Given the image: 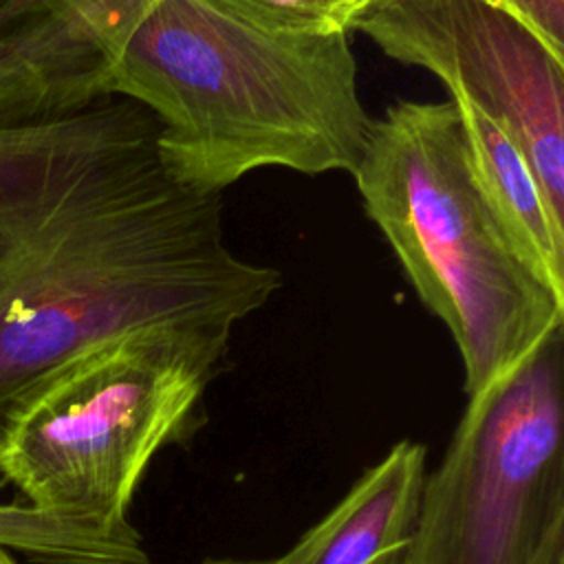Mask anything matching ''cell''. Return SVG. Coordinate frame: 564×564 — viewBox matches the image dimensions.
<instances>
[{
	"label": "cell",
	"instance_id": "obj_5",
	"mask_svg": "<svg viewBox=\"0 0 564 564\" xmlns=\"http://www.w3.org/2000/svg\"><path fill=\"white\" fill-rule=\"evenodd\" d=\"M562 330L469 397L425 474L408 564H531L564 522Z\"/></svg>",
	"mask_w": 564,
	"mask_h": 564
},
{
	"label": "cell",
	"instance_id": "obj_11",
	"mask_svg": "<svg viewBox=\"0 0 564 564\" xmlns=\"http://www.w3.org/2000/svg\"><path fill=\"white\" fill-rule=\"evenodd\" d=\"M101 77L108 55L152 0H26Z\"/></svg>",
	"mask_w": 564,
	"mask_h": 564
},
{
	"label": "cell",
	"instance_id": "obj_7",
	"mask_svg": "<svg viewBox=\"0 0 564 564\" xmlns=\"http://www.w3.org/2000/svg\"><path fill=\"white\" fill-rule=\"evenodd\" d=\"M425 445L403 438L366 469L278 564H408L425 480Z\"/></svg>",
	"mask_w": 564,
	"mask_h": 564
},
{
	"label": "cell",
	"instance_id": "obj_3",
	"mask_svg": "<svg viewBox=\"0 0 564 564\" xmlns=\"http://www.w3.org/2000/svg\"><path fill=\"white\" fill-rule=\"evenodd\" d=\"M352 176L414 293L447 326L467 397L509 377L562 330L564 295L496 216L452 99L394 101L375 119Z\"/></svg>",
	"mask_w": 564,
	"mask_h": 564
},
{
	"label": "cell",
	"instance_id": "obj_8",
	"mask_svg": "<svg viewBox=\"0 0 564 564\" xmlns=\"http://www.w3.org/2000/svg\"><path fill=\"white\" fill-rule=\"evenodd\" d=\"M104 97L99 77L24 0H0V126L37 121Z\"/></svg>",
	"mask_w": 564,
	"mask_h": 564
},
{
	"label": "cell",
	"instance_id": "obj_10",
	"mask_svg": "<svg viewBox=\"0 0 564 564\" xmlns=\"http://www.w3.org/2000/svg\"><path fill=\"white\" fill-rule=\"evenodd\" d=\"M0 478V546L24 564H150L134 527L106 531L93 524L53 518L20 498H4Z\"/></svg>",
	"mask_w": 564,
	"mask_h": 564
},
{
	"label": "cell",
	"instance_id": "obj_9",
	"mask_svg": "<svg viewBox=\"0 0 564 564\" xmlns=\"http://www.w3.org/2000/svg\"><path fill=\"white\" fill-rule=\"evenodd\" d=\"M463 119L478 183L518 251L564 295V218H560L520 145L463 97H449Z\"/></svg>",
	"mask_w": 564,
	"mask_h": 564
},
{
	"label": "cell",
	"instance_id": "obj_13",
	"mask_svg": "<svg viewBox=\"0 0 564 564\" xmlns=\"http://www.w3.org/2000/svg\"><path fill=\"white\" fill-rule=\"evenodd\" d=\"M524 24L555 57L564 59V0H478Z\"/></svg>",
	"mask_w": 564,
	"mask_h": 564
},
{
	"label": "cell",
	"instance_id": "obj_6",
	"mask_svg": "<svg viewBox=\"0 0 564 564\" xmlns=\"http://www.w3.org/2000/svg\"><path fill=\"white\" fill-rule=\"evenodd\" d=\"M388 57L430 70L522 150L564 218V59L478 0H392L352 26Z\"/></svg>",
	"mask_w": 564,
	"mask_h": 564
},
{
	"label": "cell",
	"instance_id": "obj_15",
	"mask_svg": "<svg viewBox=\"0 0 564 564\" xmlns=\"http://www.w3.org/2000/svg\"><path fill=\"white\" fill-rule=\"evenodd\" d=\"M531 564H564V522L546 535Z\"/></svg>",
	"mask_w": 564,
	"mask_h": 564
},
{
	"label": "cell",
	"instance_id": "obj_16",
	"mask_svg": "<svg viewBox=\"0 0 564 564\" xmlns=\"http://www.w3.org/2000/svg\"><path fill=\"white\" fill-rule=\"evenodd\" d=\"M205 564H278L275 560H214Z\"/></svg>",
	"mask_w": 564,
	"mask_h": 564
},
{
	"label": "cell",
	"instance_id": "obj_12",
	"mask_svg": "<svg viewBox=\"0 0 564 564\" xmlns=\"http://www.w3.org/2000/svg\"><path fill=\"white\" fill-rule=\"evenodd\" d=\"M231 15L280 33H330L346 31L337 0H214Z\"/></svg>",
	"mask_w": 564,
	"mask_h": 564
},
{
	"label": "cell",
	"instance_id": "obj_1",
	"mask_svg": "<svg viewBox=\"0 0 564 564\" xmlns=\"http://www.w3.org/2000/svg\"><path fill=\"white\" fill-rule=\"evenodd\" d=\"M154 137L117 95L0 126V427L86 350L152 326L234 330L282 286L229 249L220 194L178 185Z\"/></svg>",
	"mask_w": 564,
	"mask_h": 564
},
{
	"label": "cell",
	"instance_id": "obj_2",
	"mask_svg": "<svg viewBox=\"0 0 564 564\" xmlns=\"http://www.w3.org/2000/svg\"><path fill=\"white\" fill-rule=\"evenodd\" d=\"M350 31L280 33L214 0H152L104 64V97L143 106L165 172L220 194L260 167H357L375 119Z\"/></svg>",
	"mask_w": 564,
	"mask_h": 564
},
{
	"label": "cell",
	"instance_id": "obj_4",
	"mask_svg": "<svg viewBox=\"0 0 564 564\" xmlns=\"http://www.w3.org/2000/svg\"><path fill=\"white\" fill-rule=\"evenodd\" d=\"M229 337L231 328L152 326L75 357L4 419L0 478L46 516L132 527L137 485L192 416Z\"/></svg>",
	"mask_w": 564,
	"mask_h": 564
},
{
	"label": "cell",
	"instance_id": "obj_14",
	"mask_svg": "<svg viewBox=\"0 0 564 564\" xmlns=\"http://www.w3.org/2000/svg\"><path fill=\"white\" fill-rule=\"evenodd\" d=\"M388 2H392V0H337V11H339L341 26L346 31H352V26L359 18H364L366 13L379 9Z\"/></svg>",
	"mask_w": 564,
	"mask_h": 564
},
{
	"label": "cell",
	"instance_id": "obj_17",
	"mask_svg": "<svg viewBox=\"0 0 564 564\" xmlns=\"http://www.w3.org/2000/svg\"><path fill=\"white\" fill-rule=\"evenodd\" d=\"M0 564H24L15 553H11L9 549L0 546Z\"/></svg>",
	"mask_w": 564,
	"mask_h": 564
}]
</instances>
